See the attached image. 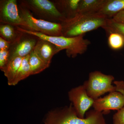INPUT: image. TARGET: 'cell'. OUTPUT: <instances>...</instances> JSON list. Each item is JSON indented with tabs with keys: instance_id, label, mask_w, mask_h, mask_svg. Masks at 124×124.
<instances>
[{
	"instance_id": "cell-20",
	"label": "cell",
	"mask_w": 124,
	"mask_h": 124,
	"mask_svg": "<svg viewBox=\"0 0 124 124\" xmlns=\"http://www.w3.org/2000/svg\"><path fill=\"white\" fill-rule=\"evenodd\" d=\"M108 33L115 32L120 34L124 39V24L117 23L112 18H108L107 24L102 28Z\"/></svg>"
},
{
	"instance_id": "cell-19",
	"label": "cell",
	"mask_w": 124,
	"mask_h": 124,
	"mask_svg": "<svg viewBox=\"0 0 124 124\" xmlns=\"http://www.w3.org/2000/svg\"><path fill=\"white\" fill-rule=\"evenodd\" d=\"M108 44L109 47L112 50H118L124 46V39L120 34L115 32L108 33Z\"/></svg>"
},
{
	"instance_id": "cell-22",
	"label": "cell",
	"mask_w": 124,
	"mask_h": 124,
	"mask_svg": "<svg viewBox=\"0 0 124 124\" xmlns=\"http://www.w3.org/2000/svg\"><path fill=\"white\" fill-rule=\"evenodd\" d=\"M9 50H0V68L1 70L6 65L9 61Z\"/></svg>"
},
{
	"instance_id": "cell-5",
	"label": "cell",
	"mask_w": 124,
	"mask_h": 124,
	"mask_svg": "<svg viewBox=\"0 0 124 124\" xmlns=\"http://www.w3.org/2000/svg\"><path fill=\"white\" fill-rule=\"evenodd\" d=\"M18 8L20 17L28 25L30 31L50 36H63L61 23L35 17L31 12L21 3Z\"/></svg>"
},
{
	"instance_id": "cell-18",
	"label": "cell",
	"mask_w": 124,
	"mask_h": 124,
	"mask_svg": "<svg viewBox=\"0 0 124 124\" xmlns=\"http://www.w3.org/2000/svg\"><path fill=\"white\" fill-rule=\"evenodd\" d=\"M29 55L23 58L20 67L18 69L11 85H15L21 81L31 75V70L29 63Z\"/></svg>"
},
{
	"instance_id": "cell-6",
	"label": "cell",
	"mask_w": 124,
	"mask_h": 124,
	"mask_svg": "<svg viewBox=\"0 0 124 124\" xmlns=\"http://www.w3.org/2000/svg\"><path fill=\"white\" fill-rule=\"evenodd\" d=\"M21 3L40 19L51 22H60V23L66 19L53 1L48 0H24L21 1Z\"/></svg>"
},
{
	"instance_id": "cell-23",
	"label": "cell",
	"mask_w": 124,
	"mask_h": 124,
	"mask_svg": "<svg viewBox=\"0 0 124 124\" xmlns=\"http://www.w3.org/2000/svg\"><path fill=\"white\" fill-rule=\"evenodd\" d=\"M11 43L0 37V50H9Z\"/></svg>"
},
{
	"instance_id": "cell-3",
	"label": "cell",
	"mask_w": 124,
	"mask_h": 124,
	"mask_svg": "<svg viewBox=\"0 0 124 124\" xmlns=\"http://www.w3.org/2000/svg\"><path fill=\"white\" fill-rule=\"evenodd\" d=\"M17 31L21 32L35 36L38 38L48 41L55 45L62 50L65 49L67 56L69 57H76L78 54H82L86 51L91 44L90 41L84 38V35L73 37L60 36H50L37 32L33 31L16 27Z\"/></svg>"
},
{
	"instance_id": "cell-24",
	"label": "cell",
	"mask_w": 124,
	"mask_h": 124,
	"mask_svg": "<svg viewBox=\"0 0 124 124\" xmlns=\"http://www.w3.org/2000/svg\"><path fill=\"white\" fill-rule=\"evenodd\" d=\"M112 19L117 23L124 24V10L117 14Z\"/></svg>"
},
{
	"instance_id": "cell-15",
	"label": "cell",
	"mask_w": 124,
	"mask_h": 124,
	"mask_svg": "<svg viewBox=\"0 0 124 124\" xmlns=\"http://www.w3.org/2000/svg\"><path fill=\"white\" fill-rule=\"evenodd\" d=\"M23 58L16 57L9 60L1 70L4 72L8 80L9 85H11L18 69L22 63Z\"/></svg>"
},
{
	"instance_id": "cell-21",
	"label": "cell",
	"mask_w": 124,
	"mask_h": 124,
	"mask_svg": "<svg viewBox=\"0 0 124 124\" xmlns=\"http://www.w3.org/2000/svg\"><path fill=\"white\" fill-rule=\"evenodd\" d=\"M113 122V124H124V106L114 114Z\"/></svg>"
},
{
	"instance_id": "cell-1",
	"label": "cell",
	"mask_w": 124,
	"mask_h": 124,
	"mask_svg": "<svg viewBox=\"0 0 124 124\" xmlns=\"http://www.w3.org/2000/svg\"><path fill=\"white\" fill-rule=\"evenodd\" d=\"M108 18L99 13L78 14L71 18L61 23L63 36L73 37L84 35L86 32L102 28L107 24Z\"/></svg>"
},
{
	"instance_id": "cell-7",
	"label": "cell",
	"mask_w": 124,
	"mask_h": 124,
	"mask_svg": "<svg viewBox=\"0 0 124 124\" xmlns=\"http://www.w3.org/2000/svg\"><path fill=\"white\" fill-rule=\"evenodd\" d=\"M113 83L116 87V91L94 100L93 106L94 110L106 114L111 110H118L124 106V81H115Z\"/></svg>"
},
{
	"instance_id": "cell-17",
	"label": "cell",
	"mask_w": 124,
	"mask_h": 124,
	"mask_svg": "<svg viewBox=\"0 0 124 124\" xmlns=\"http://www.w3.org/2000/svg\"><path fill=\"white\" fill-rule=\"evenodd\" d=\"M29 63L31 75L38 74L49 67L35 53L33 50L29 54Z\"/></svg>"
},
{
	"instance_id": "cell-4",
	"label": "cell",
	"mask_w": 124,
	"mask_h": 124,
	"mask_svg": "<svg viewBox=\"0 0 124 124\" xmlns=\"http://www.w3.org/2000/svg\"><path fill=\"white\" fill-rule=\"evenodd\" d=\"M114 79L113 76L95 71L90 73L88 80L83 85L88 95L95 100L106 93L116 91V87L112 84Z\"/></svg>"
},
{
	"instance_id": "cell-10",
	"label": "cell",
	"mask_w": 124,
	"mask_h": 124,
	"mask_svg": "<svg viewBox=\"0 0 124 124\" xmlns=\"http://www.w3.org/2000/svg\"><path fill=\"white\" fill-rule=\"evenodd\" d=\"M32 36L21 32L19 37L10 44L9 60L16 57L23 58L30 54L38 41L34 38L35 36Z\"/></svg>"
},
{
	"instance_id": "cell-8",
	"label": "cell",
	"mask_w": 124,
	"mask_h": 124,
	"mask_svg": "<svg viewBox=\"0 0 124 124\" xmlns=\"http://www.w3.org/2000/svg\"><path fill=\"white\" fill-rule=\"evenodd\" d=\"M0 22L2 24L20 27L30 31L28 25L20 17L16 0H0Z\"/></svg>"
},
{
	"instance_id": "cell-14",
	"label": "cell",
	"mask_w": 124,
	"mask_h": 124,
	"mask_svg": "<svg viewBox=\"0 0 124 124\" xmlns=\"http://www.w3.org/2000/svg\"><path fill=\"white\" fill-rule=\"evenodd\" d=\"M106 1V0H80L78 14L98 13Z\"/></svg>"
},
{
	"instance_id": "cell-9",
	"label": "cell",
	"mask_w": 124,
	"mask_h": 124,
	"mask_svg": "<svg viewBox=\"0 0 124 124\" xmlns=\"http://www.w3.org/2000/svg\"><path fill=\"white\" fill-rule=\"evenodd\" d=\"M68 95L78 117L84 118L85 112L93 106L94 100L88 95L84 85L72 89Z\"/></svg>"
},
{
	"instance_id": "cell-11",
	"label": "cell",
	"mask_w": 124,
	"mask_h": 124,
	"mask_svg": "<svg viewBox=\"0 0 124 124\" xmlns=\"http://www.w3.org/2000/svg\"><path fill=\"white\" fill-rule=\"evenodd\" d=\"M62 50L48 41L38 38L33 51L45 63L49 66L54 55Z\"/></svg>"
},
{
	"instance_id": "cell-12",
	"label": "cell",
	"mask_w": 124,
	"mask_h": 124,
	"mask_svg": "<svg viewBox=\"0 0 124 124\" xmlns=\"http://www.w3.org/2000/svg\"><path fill=\"white\" fill-rule=\"evenodd\" d=\"M80 1V0H55L53 2L66 19H68L78 14Z\"/></svg>"
},
{
	"instance_id": "cell-13",
	"label": "cell",
	"mask_w": 124,
	"mask_h": 124,
	"mask_svg": "<svg viewBox=\"0 0 124 124\" xmlns=\"http://www.w3.org/2000/svg\"><path fill=\"white\" fill-rule=\"evenodd\" d=\"M124 10V0H106L99 13L112 18Z\"/></svg>"
},
{
	"instance_id": "cell-16",
	"label": "cell",
	"mask_w": 124,
	"mask_h": 124,
	"mask_svg": "<svg viewBox=\"0 0 124 124\" xmlns=\"http://www.w3.org/2000/svg\"><path fill=\"white\" fill-rule=\"evenodd\" d=\"M21 34V32L13 26L6 24H1L0 25V37L11 44L15 42Z\"/></svg>"
},
{
	"instance_id": "cell-2",
	"label": "cell",
	"mask_w": 124,
	"mask_h": 124,
	"mask_svg": "<svg viewBox=\"0 0 124 124\" xmlns=\"http://www.w3.org/2000/svg\"><path fill=\"white\" fill-rule=\"evenodd\" d=\"M103 115L93 109L86 112L85 117L80 118L71 103L68 106L49 112L44 124H107Z\"/></svg>"
}]
</instances>
